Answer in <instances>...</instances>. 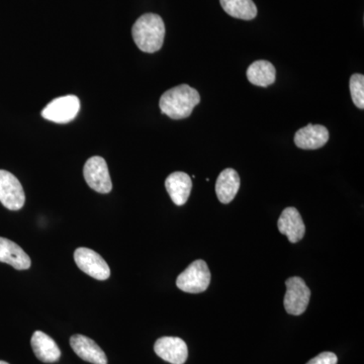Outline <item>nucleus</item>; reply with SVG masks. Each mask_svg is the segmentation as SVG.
Masks as SVG:
<instances>
[{
    "mask_svg": "<svg viewBox=\"0 0 364 364\" xmlns=\"http://www.w3.org/2000/svg\"><path fill=\"white\" fill-rule=\"evenodd\" d=\"M70 346L82 360L92 364H107L104 350L92 339L85 335H73L70 338Z\"/></svg>",
    "mask_w": 364,
    "mask_h": 364,
    "instance_id": "f8f14e48",
    "label": "nucleus"
},
{
    "mask_svg": "<svg viewBox=\"0 0 364 364\" xmlns=\"http://www.w3.org/2000/svg\"><path fill=\"white\" fill-rule=\"evenodd\" d=\"M165 188L168 191L172 202L176 205H183L191 196L193 181L191 176L184 172H173L165 181Z\"/></svg>",
    "mask_w": 364,
    "mask_h": 364,
    "instance_id": "ddd939ff",
    "label": "nucleus"
},
{
    "mask_svg": "<svg viewBox=\"0 0 364 364\" xmlns=\"http://www.w3.org/2000/svg\"><path fill=\"white\" fill-rule=\"evenodd\" d=\"M74 260L86 274L97 280H107L111 277V269L104 258L91 249L80 247L74 252Z\"/></svg>",
    "mask_w": 364,
    "mask_h": 364,
    "instance_id": "6e6552de",
    "label": "nucleus"
},
{
    "mask_svg": "<svg viewBox=\"0 0 364 364\" xmlns=\"http://www.w3.org/2000/svg\"><path fill=\"white\" fill-rule=\"evenodd\" d=\"M329 141V131L322 124H309L299 129L294 135L296 147L304 150H317Z\"/></svg>",
    "mask_w": 364,
    "mask_h": 364,
    "instance_id": "9d476101",
    "label": "nucleus"
},
{
    "mask_svg": "<svg viewBox=\"0 0 364 364\" xmlns=\"http://www.w3.org/2000/svg\"><path fill=\"white\" fill-rule=\"evenodd\" d=\"M86 183L93 191L100 193H111L112 183L109 168L104 158L93 156L86 161L83 168Z\"/></svg>",
    "mask_w": 364,
    "mask_h": 364,
    "instance_id": "423d86ee",
    "label": "nucleus"
},
{
    "mask_svg": "<svg viewBox=\"0 0 364 364\" xmlns=\"http://www.w3.org/2000/svg\"><path fill=\"white\" fill-rule=\"evenodd\" d=\"M249 82L260 87L273 85L277 78V70L270 62L258 60L253 62L246 72Z\"/></svg>",
    "mask_w": 364,
    "mask_h": 364,
    "instance_id": "f3484780",
    "label": "nucleus"
},
{
    "mask_svg": "<svg viewBox=\"0 0 364 364\" xmlns=\"http://www.w3.org/2000/svg\"><path fill=\"white\" fill-rule=\"evenodd\" d=\"M200 95L195 88L181 85L167 90L160 98L159 107L163 114L172 119H186L200 104Z\"/></svg>",
    "mask_w": 364,
    "mask_h": 364,
    "instance_id": "f257e3e1",
    "label": "nucleus"
},
{
    "mask_svg": "<svg viewBox=\"0 0 364 364\" xmlns=\"http://www.w3.org/2000/svg\"><path fill=\"white\" fill-rule=\"evenodd\" d=\"M351 98L358 109H364V76L363 74H353L349 81Z\"/></svg>",
    "mask_w": 364,
    "mask_h": 364,
    "instance_id": "6ab92c4d",
    "label": "nucleus"
},
{
    "mask_svg": "<svg viewBox=\"0 0 364 364\" xmlns=\"http://www.w3.org/2000/svg\"><path fill=\"white\" fill-rule=\"evenodd\" d=\"M210 282V272L203 260H196L178 275L176 286L188 294H200L207 291Z\"/></svg>",
    "mask_w": 364,
    "mask_h": 364,
    "instance_id": "7ed1b4c3",
    "label": "nucleus"
},
{
    "mask_svg": "<svg viewBox=\"0 0 364 364\" xmlns=\"http://www.w3.org/2000/svg\"><path fill=\"white\" fill-rule=\"evenodd\" d=\"M277 228L280 233L286 235L291 243H298L305 236L306 226L296 208L284 210L277 222Z\"/></svg>",
    "mask_w": 364,
    "mask_h": 364,
    "instance_id": "9b49d317",
    "label": "nucleus"
},
{
    "mask_svg": "<svg viewBox=\"0 0 364 364\" xmlns=\"http://www.w3.org/2000/svg\"><path fill=\"white\" fill-rule=\"evenodd\" d=\"M132 35H133L136 47L141 51L145 53L159 51L164 43V21L158 14H143L134 23Z\"/></svg>",
    "mask_w": 364,
    "mask_h": 364,
    "instance_id": "f03ea898",
    "label": "nucleus"
},
{
    "mask_svg": "<svg viewBox=\"0 0 364 364\" xmlns=\"http://www.w3.org/2000/svg\"><path fill=\"white\" fill-rule=\"evenodd\" d=\"M0 262L7 263L14 269H28L32 264L30 256L18 244L0 237Z\"/></svg>",
    "mask_w": 364,
    "mask_h": 364,
    "instance_id": "4468645a",
    "label": "nucleus"
},
{
    "mask_svg": "<svg viewBox=\"0 0 364 364\" xmlns=\"http://www.w3.org/2000/svg\"><path fill=\"white\" fill-rule=\"evenodd\" d=\"M155 353L171 364L186 363L188 356V345L178 337H162L155 342Z\"/></svg>",
    "mask_w": 364,
    "mask_h": 364,
    "instance_id": "1a4fd4ad",
    "label": "nucleus"
},
{
    "mask_svg": "<svg viewBox=\"0 0 364 364\" xmlns=\"http://www.w3.org/2000/svg\"><path fill=\"white\" fill-rule=\"evenodd\" d=\"M33 353L42 363H56L61 356L58 345L56 342L42 331H36L31 340Z\"/></svg>",
    "mask_w": 364,
    "mask_h": 364,
    "instance_id": "2eb2a0df",
    "label": "nucleus"
},
{
    "mask_svg": "<svg viewBox=\"0 0 364 364\" xmlns=\"http://www.w3.org/2000/svg\"><path fill=\"white\" fill-rule=\"evenodd\" d=\"M220 4L232 18L251 21L257 16V7L253 0H220Z\"/></svg>",
    "mask_w": 364,
    "mask_h": 364,
    "instance_id": "a211bd4d",
    "label": "nucleus"
},
{
    "mask_svg": "<svg viewBox=\"0 0 364 364\" xmlns=\"http://www.w3.org/2000/svg\"><path fill=\"white\" fill-rule=\"evenodd\" d=\"M80 111V102L75 95H66L52 100L42 111V117L57 124L73 121Z\"/></svg>",
    "mask_w": 364,
    "mask_h": 364,
    "instance_id": "39448f33",
    "label": "nucleus"
},
{
    "mask_svg": "<svg viewBox=\"0 0 364 364\" xmlns=\"http://www.w3.org/2000/svg\"><path fill=\"white\" fill-rule=\"evenodd\" d=\"M240 188L238 172L232 168L223 170L215 182V193L222 203H230L234 200Z\"/></svg>",
    "mask_w": 364,
    "mask_h": 364,
    "instance_id": "dca6fc26",
    "label": "nucleus"
},
{
    "mask_svg": "<svg viewBox=\"0 0 364 364\" xmlns=\"http://www.w3.org/2000/svg\"><path fill=\"white\" fill-rule=\"evenodd\" d=\"M25 202V191L20 181L11 172L0 169V203L7 210H18Z\"/></svg>",
    "mask_w": 364,
    "mask_h": 364,
    "instance_id": "0eeeda50",
    "label": "nucleus"
},
{
    "mask_svg": "<svg viewBox=\"0 0 364 364\" xmlns=\"http://www.w3.org/2000/svg\"><path fill=\"white\" fill-rule=\"evenodd\" d=\"M0 364H9V363H6V361L0 360Z\"/></svg>",
    "mask_w": 364,
    "mask_h": 364,
    "instance_id": "412c9836",
    "label": "nucleus"
},
{
    "mask_svg": "<svg viewBox=\"0 0 364 364\" xmlns=\"http://www.w3.org/2000/svg\"><path fill=\"white\" fill-rule=\"evenodd\" d=\"M286 286L284 304L287 313L294 316L305 313L311 299V291L306 282L301 277H294L287 280Z\"/></svg>",
    "mask_w": 364,
    "mask_h": 364,
    "instance_id": "20e7f679",
    "label": "nucleus"
},
{
    "mask_svg": "<svg viewBox=\"0 0 364 364\" xmlns=\"http://www.w3.org/2000/svg\"><path fill=\"white\" fill-rule=\"evenodd\" d=\"M337 363H338V358H337L336 354L332 353V352H323L316 358L311 359L306 364H337Z\"/></svg>",
    "mask_w": 364,
    "mask_h": 364,
    "instance_id": "aec40b11",
    "label": "nucleus"
}]
</instances>
